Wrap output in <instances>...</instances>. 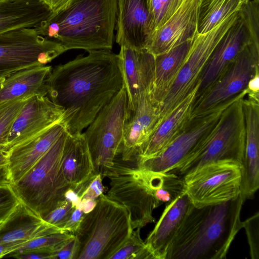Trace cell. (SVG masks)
Segmentation results:
<instances>
[{"mask_svg":"<svg viewBox=\"0 0 259 259\" xmlns=\"http://www.w3.org/2000/svg\"><path fill=\"white\" fill-rule=\"evenodd\" d=\"M52 68L47 96L64 111L67 132L82 133L123 88L117 55L111 50L88 52Z\"/></svg>","mask_w":259,"mask_h":259,"instance_id":"cell-1","label":"cell"},{"mask_svg":"<svg viewBox=\"0 0 259 259\" xmlns=\"http://www.w3.org/2000/svg\"><path fill=\"white\" fill-rule=\"evenodd\" d=\"M244 200L237 198L201 207H191L174 238L165 259H224L243 228Z\"/></svg>","mask_w":259,"mask_h":259,"instance_id":"cell-2","label":"cell"},{"mask_svg":"<svg viewBox=\"0 0 259 259\" xmlns=\"http://www.w3.org/2000/svg\"><path fill=\"white\" fill-rule=\"evenodd\" d=\"M117 8V0H69L34 28L66 51L111 50Z\"/></svg>","mask_w":259,"mask_h":259,"instance_id":"cell-3","label":"cell"},{"mask_svg":"<svg viewBox=\"0 0 259 259\" xmlns=\"http://www.w3.org/2000/svg\"><path fill=\"white\" fill-rule=\"evenodd\" d=\"M97 201L74 234L73 259H109L133 230L129 212L123 206L103 194Z\"/></svg>","mask_w":259,"mask_h":259,"instance_id":"cell-4","label":"cell"},{"mask_svg":"<svg viewBox=\"0 0 259 259\" xmlns=\"http://www.w3.org/2000/svg\"><path fill=\"white\" fill-rule=\"evenodd\" d=\"M67 132L59 138L33 167L11 186L20 202L42 219L66 200L72 185L62 168V155Z\"/></svg>","mask_w":259,"mask_h":259,"instance_id":"cell-5","label":"cell"},{"mask_svg":"<svg viewBox=\"0 0 259 259\" xmlns=\"http://www.w3.org/2000/svg\"><path fill=\"white\" fill-rule=\"evenodd\" d=\"M242 97L222 112L210 135L191 157L170 172L181 177L208 163L227 160L242 164L245 142V124Z\"/></svg>","mask_w":259,"mask_h":259,"instance_id":"cell-6","label":"cell"},{"mask_svg":"<svg viewBox=\"0 0 259 259\" xmlns=\"http://www.w3.org/2000/svg\"><path fill=\"white\" fill-rule=\"evenodd\" d=\"M127 113L124 88L99 112L83 133L93 161L94 175L103 179L120 153Z\"/></svg>","mask_w":259,"mask_h":259,"instance_id":"cell-7","label":"cell"},{"mask_svg":"<svg viewBox=\"0 0 259 259\" xmlns=\"http://www.w3.org/2000/svg\"><path fill=\"white\" fill-rule=\"evenodd\" d=\"M239 15V11L210 31L203 34L197 32L193 37L185 62L162 104L158 124L199 84L202 73L213 52Z\"/></svg>","mask_w":259,"mask_h":259,"instance_id":"cell-8","label":"cell"},{"mask_svg":"<svg viewBox=\"0 0 259 259\" xmlns=\"http://www.w3.org/2000/svg\"><path fill=\"white\" fill-rule=\"evenodd\" d=\"M246 94L244 91L233 100L202 115L191 117L182 133L164 149L153 156L137 162V167L158 172L174 169L201 148L214 129L223 111L238 98L245 97Z\"/></svg>","mask_w":259,"mask_h":259,"instance_id":"cell-9","label":"cell"},{"mask_svg":"<svg viewBox=\"0 0 259 259\" xmlns=\"http://www.w3.org/2000/svg\"><path fill=\"white\" fill-rule=\"evenodd\" d=\"M183 179L184 191L195 207L223 203L241 194V165L234 161L208 163Z\"/></svg>","mask_w":259,"mask_h":259,"instance_id":"cell-10","label":"cell"},{"mask_svg":"<svg viewBox=\"0 0 259 259\" xmlns=\"http://www.w3.org/2000/svg\"><path fill=\"white\" fill-rule=\"evenodd\" d=\"M106 177L110 180L107 196L127 210L133 230L155 222L157 206L145 170L114 161Z\"/></svg>","mask_w":259,"mask_h":259,"instance_id":"cell-11","label":"cell"},{"mask_svg":"<svg viewBox=\"0 0 259 259\" xmlns=\"http://www.w3.org/2000/svg\"><path fill=\"white\" fill-rule=\"evenodd\" d=\"M65 51L60 43L41 36L34 28L0 33V77L26 68L46 65Z\"/></svg>","mask_w":259,"mask_h":259,"instance_id":"cell-12","label":"cell"},{"mask_svg":"<svg viewBox=\"0 0 259 259\" xmlns=\"http://www.w3.org/2000/svg\"><path fill=\"white\" fill-rule=\"evenodd\" d=\"M258 73L259 53L247 45L221 76L195 99L191 117L236 98L247 89L250 80Z\"/></svg>","mask_w":259,"mask_h":259,"instance_id":"cell-13","label":"cell"},{"mask_svg":"<svg viewBox=\"0 0 259 259\" xmlns=\"http://www.w3.org/2000/svg\"><path fill=\"white\" fill-rule=\"evenodd\" d=\"M160 111L151 91L140 95L135 110L127 113L120 152L123 161L136 159L156 128Z\"/></svg>","mask_w":259,"mask_h":259,"instance_id":"cell-14","label":"cell"},{"mask_svg":"<svg viewBox=\"0 0 259 259\" xmlns=\"http://www.w3.org/2000/svg\"><path fill=\"white\" fill-rule=\"evenodd\" d=\"M64 111L47 96L29 98L14 120L6 146L9 149L61 121Z\"/></svg>","mask_w":259,"mask_h":259,"instance_id":"cell-15","label":"cell"},{"mask_svg":"<svg viewBox=\"0 0 259 259\" xmlns=\"http://www.w3.org/2000/svg\"><path fill=\"white\" fill-rule=\"evenodd\" d=\"M200 0H184L173 15L152 34L146 49L154 56L192 39L197 32Z\"/></svg>","mask_w":259,"mask_h":259,"instance_id":"cell-16","label":"cell"},{"mask_svg":"<svg viewBox=\"0 0 259 259\" xmlns=\"http://www.w3.org/2000/svg\"><path fill=\"white\" fill-rule=\"evenodd\" d=\"M117 58L130 112L135 110L140 95L152 90L155 56L145 49L120 47Z\"/></svg>","mask_w":259,"mask_h":259,"instance_id":"cell-17","label":"cell"},{"mask_svg":"<svg viewBox=\"0 0 259 259\" xmlns=\"http://www.w3.org/2000/svg\"><path fill=\"white\" fill-rule=\"evenodd\" d=\"M115 28L120 47L146 49L153 34L148 0H117Z\"/></svg>","mask_w":259,"mask_h":259,"instance_id":"cell-18","label":"cell"},{"mask_svg":"<svg viewBox=\"0 0 259 259\" xmlns=\"http://www.w3.org/2000/svg\"><path fill=\"white\" fill-rule=\"evenodd\" d=\"M248 43L247 31L239 13L237 20L211 55L201 77L196 99L221 76Z\"/></svg>","mask_w":259,"mask_h":259,"instance_id":"cell-19","label":"cell"},{"mask_svg":"<svg viewBox=\"0 0 259 259\" xmlns=\"http://www.w3.org/2000/svg\"><path fill=\"white\" fill-rule=\"evenodd\" d=\"M65 131V126L60 121L11 147L8 151V165L11 184L23 177Z\"/></svg>","mask_w":259,"mask_h":259,"instance_id":"cell-20","label":"cell"},{"mask_svg":"<svg viewBox=\"0 0 259 259\" xmlns=\"http://www.w3.org/2000/svg\"><path fill=\"white\" fill-rule=\"evenodd\" d=\"M192 206L185 191L165 204L158 221L144 241L154 259H165L174 238Z\"/></svg>","mask_w":259,"mask_h":259,"instance_id":"cell-21","label":"cell"},{"mask_svg":"<svg viewBox=\"0 0 259 259\" xmlns=\"http://www.w3.org/2000/svg\"><path fill=\"white\" fill-rule=\"evenodd\" d=\"M199 84L157 125L136 157L137 162L153 156L164 149L184 131L191 118Z\"/></svg>","mask_w":259,"mask_h":259,"instance_id":"cell-22","label":"cell"},{"mask_svg":"<svg viewBox=\"0 0 259 259\" xmlns=\"http://www.w3.org/2000/svg\"><path fill=\"white\" fill-rule=\"evenodd\" d=\"M60 232H63L20 202L0 224V243H25L40 236Z\"/></svg>","mask_w":259,"mask_h":259,"instance_id":"cell-23","label":"cell"},{"mask_svg":"<svg viewBox=\"0 0 259 259\" xmlns=\"http://www.w3.org/2000/svg\"><path fill=\"white\" fill-rule=\"evenodd\" d=\"M52 66H32L14 72L0 80V103L34 96H47Z\"/></svg>","mask_w":259,"mask_h":259,"instance_id":"cell-24","label":"cell"},{"mask_svg":"<svg viewBox=\"0 0 259 259\" xmlns=\"http://www.w3.org/2000/svg\"><path fill=\"white\" fill-rule=\"evenodd\" d=\"M52 12L41 0H0V33L34 28Z\"/></svg>","mask_w":259,"mask_h":259,"instance_id":"cell-25","label":"cell"},{"mask_svg":"<svg viewBox=\"0 0 259 259\" xmlns=\"http://www.w3.org/2000/svg\"><path fill=\"white\" fill-rule=\"evenodd\" d=\"M62 168L73 190L94 175L93 161L83 133L75 135L67 133L62 155Z\"/></svg>","mask_w":259,"mask_h":259,"instance_id":"cell-26","label":"cell"},{"mask_svg":"<svg viewBox=\"0 0 259 259\" xmlns=\"http://www.w3.org/2000/svg\"><path fill=\"white\" fill-rule=\"evenodd\" d=\"M192 39L155 56L151 93L155 101L161 107L185 62Z\"/></svg>","mask_w":259,"mask_h":259,"instance_id":"cell-27","label":"cell"},{"mask_svg":"<svg viewBox=\"0 0 259 259\" xmlns=\"http://www.w3.org/2000/svg\"><path fill=\"white\" fill-rule=\"evenodd\" d=\"M242 0H200L197 20V32L206 33L225 19L239 11Z\"/></svg>","mask_w":259,"mask_h":259,"instance_id":"cell-28","label":"cell"},{"mask_svg":"<svg viewBox=\"0 0 259 259\" xmlns=\"http://www.w3.org/2000/svg\"><path fill=\"white\" fill-rule=\"evenodd\" d=\"M145 171L157 207L171 202L184 191L183 179L181 176L170 172Z\"/></svg>","mask_w":259,"mask_h":259,"instance_id":"cell-29","label":"cell"},{"mask_svg":"<svg viewBox=\"0 0 259 259\" xmlns=\"http://www.w3.org/2000/svg\"><path fill=\"white\" fill-rule=\"evenodd\" d=\"M239 13L248 35V46L259 53V0L243 4Z\"/></svg>","mask_w":259,"mask_h":259,"instance_id":"cell-30","label":"cell"},{"mask_svg":"<svg viewBox=\"0 0 259 259\" xmlns=\"http://www.w3.org/2000/svg\"><path fill=\"white\" fill-rule=\"evenodd\" d=\"M140 229L133 230L126 241L109 259H154L141 237Z\"/></svg>","mask_w":259,"mask_h":259,"instance_id":"cell-31","label":"cell"},{"mask_svg":"<svg viewBox=\"0 0 259 259\" xmlns=\"http://www.w3.org/2000/svg\"><path fill=\"white\" fill-rule=\"evenodd\" d=\"M184 0H148L153 33L176 12Z\"/></svg>","mask_w":259,"mask_h":259,"instance_id":"cell-32","label":"cell"},{"mask_svg":"<svg viewBox=\"0 0 259 259\" xmlns=\"http://www.w3.org/2000/svg\"><path fill=\"white\" fill-rule=\"evenodd\" d=\"M74 236V235L67 232L55 233L40 236L27 241L14 251L42 249L54 252L61 248Z\"/></svg>","mask_w":259,"mask_h":259,"instance_id":"cell-33","label":"cell"},{"mask_svg":"<svg viewBox=\"0 0 259 259\" xmlns=\"http://www.w3.org/2000/svg\"><path fill=\"white\" fill-rule=\"evenodd\" d=\"M28 99L0 103V145L6 146L11 127Z\"/></svg>","mask_w":259,"mask_h":259,"instance_id":"cell-34","label":"cell"},{"mask_svg":"<svg viewBox=\"0 0 259 259\" xmlns=\"http://www.w3.org/2000/svg\"><path fill=\"white\" fill-rule=\"evenodd\" d=\"M252 259L259 258V213L255 212L243 222Z\"/></svg>","mask_w":259,"mask_h":259,"instance_id":"cell-35","label":"cell"},{"mask_svg":"<svg viewBox=\"0 0 259 259\" xmlns=\"http://www.w3.org/2000/svg\"><path fill=\"white\" fill-rule=\"evenodd\" d=\"M102 180L103 178L101 175H94L87 182L76 188L74 191L81 200L97 199L105 191Z\"/></svg>","mask_w":259,"mask_h":259,"instance_id":"cell-36","label":"cell"},{"mask_svg":"<svg viewBox=\"0 0 259 259\" xmlns=\"http://www.w3.org/2000/svg\"><path fill=\"white\" fill-rule=\"evenodd\" d=\"M75 208L70 201L66 199L61 205L55 209L43 220L47 223L63 231V227Z\"/></svg>","mask_w":259,"mask_h":259,"instance_id":"cell-37","label":"cell"},{"mask_svg":"<svg viewBox=\"0 0 259 259\" xmlns=\"http://www.w3.org/2000/svg\"><path fill=\"white\" fill-rule=\"evenodd\" d=\"M19 202L11 185L0 186V224L7 218Z\"/></svg>","mask_w":259,"mask_h":259,"instance_id":"cell-38","label":"cell"},{"mask_svg":"<svg viewBox=\"0 0 259 259\" xmlns=\"http://www.w3.org/2000/svg\"><path fill=\"white\" fill-rule=\"evenodd\" d=\"M7 256L18 259H53V252L46 249H33L14 251Z\"/></svg>","mask_w":259,"mask_h":259,"instance_id":"cell-39","label":"cell"},{"mask_svg":"<svg viewBox=\"0 0 259 259\" xmlns=\"http://www.w3.org/2000/svg\"><path fill=\"white\" fill-rule=\"evenodd\" d=\"M8 151L5 145H0V186L10 185L12 183L8 165Z\"/></svg>","mask_w":259,"mask_h":259,"instance_id":"cell-40","label":"cell"},{"mask_svg":"<svg viewBox=\"0 0 259 259\" xmlns=\"http://www.w3.org/2000/svg\"><path fill=\"white\" fill-rule=\"evenodd\" d=\"M85 214L81 209L76 208L73 211L69 220L63 227V231L74 235L78 230Z\"/></svg>","mask_w":259,"mask_h":259,"instance_id":"cell-41","label":"cell"},{"mask_svg":"<svg viewBox=\"0 0 259 259\" xmlns=\"http://www.w3.org/2000/svg\"><path fill=\"white\" fill-rule=\"evenodd\" d=\"M75 235L69 240L61 248L53 252V259H73L75 251Z\"/></svg>","mask_w":259,"mask_h":259,"instance_id":"cell-42","label":"cell"},{"mask_svg":"<svg viewBox=\"0 0 259 259\" xmlns=\"http://www.w3.org/2000/svg\"><path fill=\"white\" fill-rule=\"evenodd\" d=\"M24 243H0V258L18 249Z\"/></svg>","mask_w":259,"mask_h":259,"instance_id":"cell-43","label":"cell"},{"mask_svg":"<svg viewBox=\"0 0 259 259\" xmlns=\"http://www.w3.org/2000/svg\"><path fill=\"white\" fill-rule=\"evenodd\" d=\"M65 199L70 201L75 208H78L81 200L78 194L72 188L69 189L65 194Z\"/></svg>","mask_w":259,"mask_h":259,"instance_id":"cell-44","label":"cell"},{"mask_svg":"<svg viewBox=\"0 0 259 259\" xmlns=\"http://www.w3.org/2000/svg\"><path fill=\"white\" fill-rule=\"evenodd\" d=\"M97 199L81 200L78 208L81 209L84 213H89L95 208L97 204Z\"/></svg>","mask_w":259,"mask_h":259,"instance_id":"cell-45","label":"cell"},{"mask_svg":"<svg viewBox=\"0 0 259 259\" xmlns=\"http://www.w3.org/2000/svg\"><path fill=\"white\" fill-rule=\"evenodd\" d=\"M51 10L55 12L64 6L69 0H41Z\"/></svg>","mask_w":259,"mask_h":259,"instance_id":"cell-46","label":"cell"},{"mask_svg":"<svg viewBox=\"0 0 259 259\" xmlns=\"http://www.w3.org/2000/svg\"><path fill=\"white\" fill-rule=\"evenodd\" d=\"M250 1H251V0H242L243 4H246Z\"/></svg>","mask_w":259,"mask_h":259,"instance_id":"cell-47","label":"cell"},{"mask_svg":"<svg viewBox=\"0 0 259 259\" xmlns=\"http://www.w3.org/2000/svg\"><path fill=\"white\" fill-rule=\"evenodd\" d=\"M3 78V77H0V80H1V79Z\"/></svg>","mask_w":259,"mask_h":259,"instance_id":"cell-48","label":"cell"}]
</instances>
